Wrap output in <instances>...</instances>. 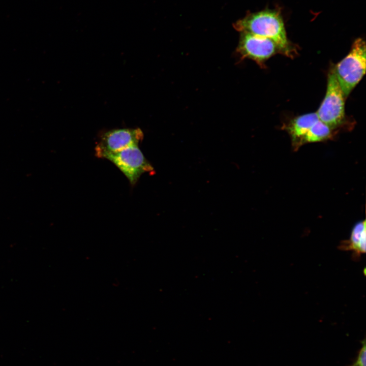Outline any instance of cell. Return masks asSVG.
Here are the masks:
<instances>
[{
  "label": "cell",
  "mask_w": 366,
  "mask_h": 366,
  "mask_svg": "<svg viewBox=\"0 0 366 366\" xmlns=\"http://www.w3.org/2000/svg\"><path fill=\"white\" fill-rule=\"evenodd\" d=\"M233 26L240 32H246L272 40L284 54L291 55L283 19L276 10H266L248 14L237 21Z\"/></svg>",
  "instance_id": "obj_1"
},
{
  "label": "cell",
  "mask_w": 366,
  "mask_h": 366,
  "mask_svg": "<svg viewBox=\"0 0 366 366\" xmlns=\"http://www.w3.org/2000/svg\"><path fill=\"white\" fill-rule=\"evenodd\" d=\"M365 43L356 39L348 54L334 67L345 98H347L365 73Z\"/></svg>",
  "instance_id": "obj_2"
},
{
  "label": "cell",
  "mask_w": 366,
  "mask_h": 366,
  "mask_svg": "<svg viewBox=\"0 0 366 366\" xmlns=\"http://www.w3.org/2000/svg\"><path fill=\"white\" fill-rule=\"evenodd\" d=\"M345 99L333 68L328 73L325 96L316 112L318 119L332 130L345 118Z\"/></svg>",
  "instance_id": "obj_3"
},
{
  "label": "cell",
  "mask_w": 366,
  "mask_h": 366,
  "mask_svg": "<svg viewBox=\"0 0 366 366\" xmlns=\"http://www.w3.org/2000/svg\"><path fill=\"white\" fill-rule=\"evenodd\" d=\"M106 159L114 164L126 176L131 185H135L140 176L154 170L138 144L131 145L121 150L107 156Z\"/></svg>",
  "instance_id": "obj_4"
},
{
  "label": "cell",
  "mask_w": 366,
  "mask_h": 366,
  "mask_svg": "<svg viewBox=\"0 0 366 366\" xmlns=\"http://www.w3.org/2000/svg\"><path fill=\"white\" fill-rule=\"evenodd\" d=\"M143 138V133L139 128L117 129L107 131L101 136L95 147V154L98 158L105 159L108 155L132 145H138Z\"/></svg>",
  "instance_id": "obj_5"
},
{
  "label": "cell",
  "mask_w": 366,
  "mask_h": 366,
  "mask_svg": "<svg viewBox=\"0 0 366 366\" xmlns=\"http://www.w3.org/2000/svg\"><path fill=\"white\" fill-rule=\"evenodd\" d=\"M236 52L242 59L250 58L260 66L279 50L271 40L246 32H240Z\"/></svg>",
  "instance_id": "obj_6"
},
{
  "label": "cell",
  "mask_w": 366,
  "mask_h": 366,
  "mask_svg": "<svg viewBox=\"0 0 366 366\" xmlns=\"http://www.w3.org/2000/svg\"><path fill=\"white\" fill-rule=\"evenodd\" d=\"M319 120L316 112L300 115L294 119L287 126L293 146H301V141L310 128Z\"/></svg>",
  "instance_id": "obj_7"
},
{
  "label": "cell",
  "mask_w": 366,
  "mask_h": 366,
  "mask_svg": "<svg viewBox=\"0 0 366 366\" xmlns=\"http://www.w3.org/2000/svg\"><path fill=\"white\" fill-rule=\"evenodd\" d=\"M365 221L357 223L353 227L349 239L343 241L340 248L352 250L357 256L365 252Z\"/></svg>",
  "instance_id": "obj_8"
},
{
  "label": "cell",
  "mask_w": 366,
  "mask_h": 366,
  "mask_svg": "<svg viewBox=\"0 0 366 366\" xmlns=\"http://www.w3.org/2000/svg\"><path fill=\"white\" fill-rule=\"evenodd\" d=\"M332 129L319 119L309 130L303 138L301 145L306 143L317 142L329 138Z\"/></svg>",
  "instance_id": "obj_9"
},
{
  "label": "cell",
  "mask_w": 366,
  "mask_h": 366,
  "mask_svg": "<svg viewBox=\"0 0 366 366\" xmlns=\"http://www.w3.org/2000/svg\"><path fill=\"white\" fill-rule=\"evenodd\" d=\"M362 346L359 351L358 356L355 362L350 366H366L365 341L361 342Z\"/></svg>",
  "instance_id": "obj_10"
}]
</instances>
